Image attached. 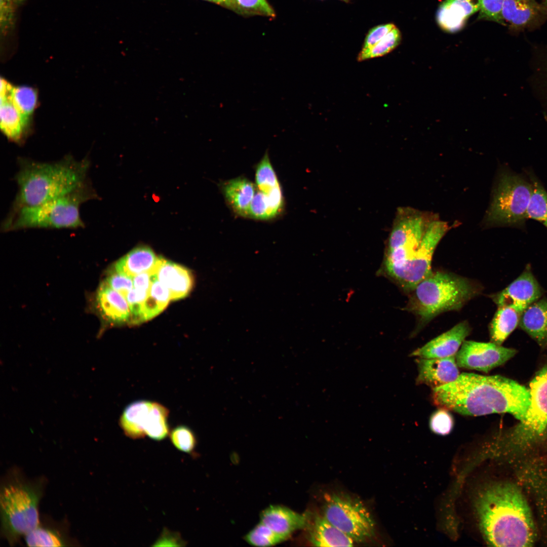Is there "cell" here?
I'll return each instance as SVG.
<instances>
[{
    "label": "cell",
    "mask_w": 547,
    "mask_h": 547,
    "mask_svg": "<svg viewBox=\"0 0 547 547\" xmlns=\"http://www.w3.org/2000/svg\"><path fill=\"white\" fill-rule=\"evenodd\" d=\"M480 527L488 543L494 546H530L535 538L533 519L520 491L498 483L481 489L475 501Z\"/></svg>",
    "instance_id": "2"
},
{
    "label": "cell",
    "mask_w": 547,
    "mask_h": 547,
    "mask_svg": "<svg viewBox=\"0 0 547 547\" xmlns=\"http://www.w3.org/2000/svg\"><path fill=\"white\" fill-rule=\"evenodd\" d=\"M153 404L149 401L138 400L125 407L119 423L127 436L137 439L146 436L151 419Z\"/></svg>",
    "instance_id": "20"
},
{
    "label": "cell",
    "mask_w": 547,
    "mask_h": 547,
    "mask_svg": "<svg viewBox=\"0 0 547 547\" xmlns=\"http://www.w3.org/2000/svg\"><path fill=\"white\" fill-rule=\"evenodd\" d=\"M434 404L463 415L509 413L520 421L530 405L528 388L500 375L460 374L454 381L434 388Z\"/></svg>",
    "instance_id": "1"
},
{
    "label": "cell",
    "mask_w": 547,
    "mask_h": 547,
    "mask_svg": "<svg viewBox=\"0 0 547 547\" xmlns=\"http://www.w3.org/2000/svg\"><path fill=\"white\" fill-rule=\"evenodd\" d=\"M242 8L267 16L274 17L275 12L266 0H235Z\"/></svg>",
    "instance_id": "41"
},
{
    "label": "cell",
    "mask_w": 547,
    "mask_h": 547,
    "mask_svg": "<svg viewBox=\"0 0 547 547\" xmlns=\"http://www.w3.org/2000/svg\"><path fill=\"white\" fill-rule=\"evenodd\" d=\"M429 222L421 214L409 209L401 211L397 217L389 237L382 271L399 286Z\"/></svg>",
    "instance_id": "8"
},
{
    "label": "cell",
    "mask_w": 547,
    "mask_h": 547,
    "mask_svg": "<svg viewBox=\"0 0 547 547\" xmlns=\"http://www.w3.org/2000/svg\"><path fill=\"white\" fill-rule=\"evenodd\" d=\"M517 353L515 349L495 343L464 340L456 354L458 367L488 373Z\"/></svg>",
    "instance_id": "12"
},
{
    "label": "cell",
    "mask_w": 547,
    "mask_h": 547,
    "mask_svg": "<svg viewBox=\"0 0 547 547\" xmlns=\"http://www.w3.org/2000/svg\"><path fill=\"white\" fill-rule=\"evenodd\" d=\"M284 199L280 186L268 193L256 191L251 202L249 216L255 219L267 220L273 218L282 210Z\"/></svg>",
    "instance_id": "28"
},
{
    "label": "cell",
    "mask_w": 547,
    "mask_h": 547,
    "mask_svg": "<svg viewBox=\"0 0 547 547\" xmlns=\"http://www.w3.org/2000/svg\"><path fill=\"white\" fill-rule=\"evenodd\" d=\"M481 290L466 278L432 271L409 292L405 309L417 317L421 327L444 312L459 310Z\"/></svg>",
    "instance_id": "4"
},
{
    "label": "cell",
    "mask_w": 547,
    "mask_h": 547,
    "mask_svg": "<svg viewBox=\"0 0 547 547\" xmlns=\"http://www.w3.org/2000/svg\"><path fill=\"white\" fill-rule=\"evenodd\" d=\"M395 27L394 24L388 23L379 25L371 29L366 35L361 51L371 49Z\"/></svg>",
    "instance_id": "40"
},
{
    "label": "cell",
    "mask_w": 547,
    "mask_h": 547,
    "mask_svg": "<svg viewBox=\"0 0 547 547\" xmlns=\"http://www.w3.org/2000/svg\"><path fill=\"white\" fill-rule=\"evenodd\" d=\"M97 301L102 315L109 322L116 325L129 323V304L120 293L104 284L97 293Z\"/></svg>",
    "instance_id": "24"
},
{
    "label": "cell",
    "mask_w": 547,
    "mask_h": 547,
    "mask_svg": "<svg viewBox=\"0 0 547 547\" xmlns=\"http://www.w3.org/2000/svg\"><path fill=\"white\" fill-rule=\"evenodd\" d=\"M40 485L19 480L2 486L0 493L2 532L11 544L38 526Z\"/></svg>",
    "instance_id": "6"
},
{
    "label": "cell",
    "mask_w": 547,
    "mask_h": 547,
    "mask_svg": "<svg viewBox=\"0 0 547 547\" xmlns=\"http://www.w3.org/2000/svg\"><path fill=\"white\" fill-rule=\"evenodd\" d=\"M449 229L445 221L435 220L428 224L416 254L410 262L400 287L410 292L431 272L434 251Z\"/></svg>",
    "instance_id": "11"
},
{
    "label": "cell",
    "mask_w": 547,
    "mask_h": 547,
    "mask_svg": "<svg viewBox=\"0 0 547 547\" xmlns=\"http://www.w3.org/2000/svg\"><path fill=\"white\" fill-rule=\"evenodd\" d=\"M542 3L543 4H544V5H545L546 6H547V0H542Z\"/></svg>",
    "instance_id": "46"
},
{
    "label": "cell",
    "mask_w": 547,
    "mask_h": 547,
    "mask_svg": "<svg viewBox=\"0 0 547 547\" xmlns=\"http://www.w3.org/2000/svg\"><path fill=\"white\" fill-rule=\"evenodd\" d=\"M163 258L157 256L150 247L141 245L117 261L114 269L131 278L145 272L157 274Z\"/></svg>",
    "instance_id": "19"
},
{
    "label": "cell",
    "mask_w": 547,
    "mask_h": 547,
    "mask_svg": "<svg viewBox=\"0 0 547 547\" xmlns=\"http://www.w3.org/2000/svg\"><path fill=\"white\" fill-rule=\"evenodd\" d=\"M186 542L177 532H171L166 528L153 544V546H185Z\"/></svg>",
    "instance_id": "43"
},
{
    "label": "cell",
    "mask_w": 547,
    "mask_h": 547,
    "mask_svg": "<svg viewBox=\"0 0 547 547\" xmlns=\"http://www.w3.org/2000/svg\"><path fill=\"white\" fill-rule=\"evenodd\" d=\"M489 325L490 341L501 345L519 324L523 312L511 306H498Z\"/></svg>",
    "instance_id": "27"
},
{
    "label": "cell",
    "mask_w": 547,
    "mask_h": 547,
    "mask_svg": "<svg viewBox=\"0 0 547 547\" xmlns=\"http://www.w3.org/2000/svg\"><path fill=\"white\" fill-rule=\"evenodd\" d=\"M309 515L282 505H271L260 515V522L275 532L289 538L295 531L306 527Z\"/></svg>",
    "instance_id": "18"
},
{
    "label": "cell",
    "mask_w": 547,
    "mask_h": 547,
    "mask_svg": "<svg viewBox=\"0 0 547 547\" xmlns=\"http://www.w3.org/2000/svg\"><path fill=\"white\" fill-rule=\"evenodd\" d=\"M534 77L547 94V56L534 65Z\"/></svg>",
    "instance_id": "44"
},
{
    "label": "cell",
    "mask_w": 547,
    "mask_h": 547,
    "mask_svg": "<svg viewBox=\"0 0 547 547\" xmlns=\"http://www.w3.org/2000/svg\"><path fill=\"white\" fill-rule=\"evenodd\" d=\"M221 188L232 210L240 216H249L250 206L256 192L254 185L245 178L238 177L224 182Z\"/></svg>",
    "instance_id": "25"
},
{
    "label": "cell",
    "mask_w": 547,
    "mask_h": 547,
    "mask_svg": "<svg viewBox=\"0 0 547 547\" xmlns=\"http://www.w3.org/2000/svg\"><path fill=\"white\" fill-rule=\"evenodd\" d=\"M343 1H346V0H343Z\"/></svg>",
    "instance_id": "47"
},
{
    "label": "cell",
    "mask_w": 547,
    "mask_h": 547,
    "mask_svg": "<svg viewBox=\"0 0 547 547\" xmlns=\"http://www.w3.org/2000/svg\"><path fill=\"white\" fill-rule=\"evenodd\" d=\"M105 284L122 294L126 299L133 288L132 278L114 271L106 280Z\"/></svg>",
    "instance_id": "39"
},
{
    "label": "cell",
    "mask_w": 547,
    "mask_h": 547,
    "mask_svg": "<svg viewBox=\"0 0 547 547\" xmlns=\"http://www.w3.org/2000/svg\"><path fill=\"white\" fill-rule=\"evenodd\" d=\"M170 438L173 445L179 450L191 454L197 445V439L193 431L186 425H179L170 433Z\"/></svg>",
    "instance_id": "35"
},
{
    "label": "cell",
    "mask_w": 547,
    "mask_h": 547,
    "mask_svg": "<svg viewBox=\"0 0 547 547\" xmlns=\"http://www.w3.org/2000/svg\"><path fill=\"white\" fill-rule=\"evenodd\" d=\"M309 539L313 545L322 547L352 546L354 541L330 523L323 515L316 516L312 522L310 518Z\"/></svg>",
    "instance_id": "23"
},
{
    "label": "cell",
    "mask_w": 547,
    "mask_h": 547,
    "mask_svg": "<svg viewBox=\"0 0 547 547\" xmlns=\"http://www.w3.org/2000/svg\"><path fill=\"white\" fill-rule=\"evenodd\" d=\"M157 278L169 290L171 300H174L186 297L193 285V276L188 269L164 258L158 270Z\"/></svg>",
    "instance_id": "21"
},
{
    "label": "cell",
    "mask_w": 547,
    "mask_h": 547,
    "mask_svg": "<svg viewBox=\"0 0 547 547\" xmlns=\"http://www.w3.org/2000/svg\"><path fill=\"white\" fill-rule=\"evenodd\" d=\"M528 389L530 405L524 418L502 438L507 444L530 443L547 428V364L535 374Z\"/></svg>",
    "instance_id": "10"
},
{
    "label": "cell",
    "mask_w": 547,
    "mask_h": 547,
    "mask_svg": "<svg viewBox=\"0 0 547 547\" xmlns=\"http://www.w3.org/2000/svg\"><path fill=\"white\" fill-rule=\"evenodd\" d=\"M543 289L527 266L523 272L502 291L491 296L498 306H511L523 312L541 298Z\"/></svg>",
    "instance_id": "13"
},
{
    "label": "cell",
    "mask_w": 547,
    "mask_h": 547,
    "mask_svg": "<svg viewBox=\"0 0 547 547\" xmlns=\"http://www.w3.org/2000/svg\"><path fill=\"white\" fill-rule=\"evenodd\" d=\"M480 8V0H445L437 12L438 24L445 31L456 32Z\"/></svg>",
    "instance_id": "17"
},
{
    "label": "cell",
    "mask_w": 547,
    "mask_h": 547,
    "mask_svg": "<svg viewBox=\"0 0 547 547\" xmlns=\"http://www.w3.org/2000/svg\"><path fill=\"white\" fill-rule=\"evenodd\" d=\"M149 295L155 299L164 309L171 300L169 290L156 278L152 282Z\"/></svg>",
    "instance_id": "42"
},
{
    "label": "cell",
    "mask_w": 547,
    "mask_h": 547,
    "mask_svg": "<svg viewBox=\"0 0 547 547\" xmlns=\"http://www.w3.org/2000/svg\"><path fill=\"white\" fill-rule=\"evenodd\" d=\"M13 87L1 92V128L7 137L20 142L28 122L21 115L13 103L11 92Z\"/></svg>",
    "instance_id": "26"
},
{
    "label": "cell",
    "mask_w": 547,
    "mask_h": 547,
    "mask_svg": "<svg viewBox=\"0 0 547 547\" xmlns=\"http://www.w3.org/2000/svg\"><path fill=\"white\" fill-rule=\"evenodd\" d=\"M542 348H547V299H539L522 313L519 324Z\"/></svg>",
    "instance_id": "22"
},
{
    "label": "cell",
    "mask_w": 547,
    "mask_h": 547,
    "mask_svg": "<svg viewBox=\"0 0 547 547\" xmlns=\"http://www.w3.org/2000/svg\"><path fill=\"white\" fill-rule=\"evenodd\" d=\"M401 41V32L396 26L371 49L361 51L358 56L357 60L362 61L385 55L395 49L400 44Z\"/></svg>",
    "instance_id": "32"
},
{
    "label": "cell",
    "mask_w": 547,
    "mask_h": 547,
    "mask_svg": "<svg viewBox=\"0 0 547 547\" xmlns=\"http://www.w3.org/2000/svg\"><path fill=\"white\" fill-rule=\"evenodd\" d=\"M15 179L18 191L8 214L64 196L84 183L90 162L70 155L54 162L19 158Z\"/></svg>",
    "instance_id": "3"
},
{
    "label": "cell",
    "mask_w": 547,
    "mask_h": 547,
    "mask_svg": "<svg viewBox=\"0 0 547 547\" xmlns=\"http://www.w3.org/2000/svg\"><path fill=\"white\" fill-rule=\"evenodd\" d=\"M323 516L356 542L372 537L374 520L363 503L347 494L333 493L325 496Z\"/></svg>",
    "instance_id": "9"
},
{
    "label": "cell",
    "mask_w": 547,
    "mask_h": 547,
    "mask_svg": "<svg viewBox=\"0 0 547 547\" xmlns=\"http://www.w3.org/2000/svg\"><path fill=\"white\" fill-rule=\"evenodd\" d=\"M98 198L88 179L72 191L41 204L22 208L8 214L2 223L4 231L26 228H77L85 226L81 205Z\"/></svg>",
    "instance_id": "5"
},
{
    "label": "cell",
    "mask_w": 547,
    "mask_h": 547,
    "mask_svg": "<svg viewBox=\"0 0 547 547\" xmlns=\"http://www.w3.org/2000/svg\"><path fill=\"white\" fill-rule=\"evenodd\" d=\"M255 181L258 190L264 193H268L280 186L267 152L265 153L256 167Z\"/></svg>",
    "instance_id": "33"
},
{
    "label": "cell",
    "mask_w": 547,
    "mask_h": 547,
    "mask_svg": "<svg viewBox=\"0 0 547 547\" xmlns=\"http://www.w3.org/2000/svg\"><path fill=\"white\" fill-rule=\"evenodd\" d=\"M11 99L23 117L29 122L30 116L37 103V96L35 90L24 86L13 87Z\"/></svg>",
    "instance_id": "30"
},
{
    "label": "cell",
    "mask_w": 547,
    "mask_h": 547,
    "mask_svg": "<svg viewBox=\"0 0 547 547\" xmlns=\"http://www.w3.org/2000/svg\"><path fill=\"white\" fill-rule=\"evenodd\" d=\"M289 537L279 534L260 521L245 536L246 541L256 546H270L281 543Z\"/></svg>",
    "instance_id": "31"
},
{
    "label": "cell",
    "mask_w": 547,
    "mask_h": 547,
    "mask_svg": "<svg viewBox=\"0 0 547 547\" xmlns=\"http://www.w3.org/2000/svg\"><path fill=\"white\" fill-rule=\"evenodd\" d=\"M528 176L533 184V192L527 210V218L541 223L547 228V191L533 173Z\"/></svg>",
    "instance_id": "29"
},
{
    "label": "cell",
    "mask_w": 547,
    "mask_h": 547,
    "mask_svg": "<svg viewBox=\"0 0 547 547\" xmlns=\"http://www.w3.org/2000/svg\"><path fill=\"white\" fill-rule=\"evenodd\" d=\"M218 4H222L226 6H230L232 4V0H206Z\"/></svg>",
    "instance_id": "45"
},
{
    "label": "cell",
    "mask_w": 547,
    "mask_h": 547,
    "mask_svg": "<svg viewBox=\"0 0 547 547\" xmlns=\"http://www.w3.org/2000/svg\"><path fill=\"white\" fill-rule=\"evenodd\" d=\"M417 384H425L432 389L455 380L459 375L455 356L439 358H418L415 360Z\"/></svg>",
    "instance_id": "15"
},
{
    "label": "cell",
    "mask_w": 547,
    "mask_h": 547,
    "mask_svg": "<svg viewBox=\"0 0 547 547\" xmlns=\"http://www.w3.org/2000/svg\"><path fill=\"white\" fill-rule=\"evenodd\" d=\"M533 192L530 178L502 169L497 178L485 220L492 225L522 227Z\"/></svg>",
    "instance_id": "7"
},
{
    "label": "cell",
    "mask_w": 547,
    "mask_h": 547,
    "mask_svg": "<svg viewBox=\"0 0 547 547\" xmlns=\"http://www.w3.org/2000/svg\"><path fill=\"white\" fill-rule=\"evenodd\" d=\"M471 329L466 321L461 322L448 331L413 351L411 357L439 358L456 356Z\"/></svg>",
    "instance_id": "16"
},
{
    "label": "cell",
    "mask_w": 547,
    "mask_h": 547,
    "mask_svg": "<svg viewBox=\"0 0 547 547\" xmlns=\"http://www.w3.org/2000/svg\"><path fill=\"white\" fill-rule=\"evenodd\" d=\"M454 425L453 418L448 410L440 408L431 416L429 427L435 434L446 435L452 431Z\"/></svg>",
    "instance_id": "37"
},
{
    "label": "cell",
    "mask_w": 547,
    "mask_h": 547,
    "mask_svg": "<svg viewBox=\"0 0 547 547\" xmlns=\"http://www.w3.org/2000/svg\"><path fill=\"white\" fill-rule=\"evenodd\" d=\"M501 18L511 30L535 28L547 20V6L536 0H504Z\"/></svg>",
    "instance_id": "14"
},
{
    "label": "cell",
    "mask_w": 547,
    "mask_h": 547,
    "mask_svg": "<svg viewBox=\"0 0 547 547\" xmlns=\"http://www.w3.org/2000/svg\"><path fill=\"white\" fill-rule=\"evenodd\" d=\"M504 0H480L478 20L502 24L501 12Z\"/></svg>",
    "instance_id": "38"
},
{
    "label": "cell",
    "mask_w": 547,
    "mask_h": 547,
    "mask_svg": "<svg viewBox=\"0 0 547 547\" xmlns=\"http://www.w3.org/2000/svg\"><path fill=\"white\" fill-rule=\"evenodd\" d=\"M149 291L133 288L128 294L126 300L130 310V324L137 325L143 322V306Z\"/></svg>",
    "instance_id": "36"
},
{
    "label": "cell",
    "mask_w": 547,
    "mask_h": 547,
    "mask_svg": "<svg viewBox=\"0 0 547 547\" xmlns=\"http://www.w3.org/2000/svg\"><path fill=\"white\" fill-rule=\"evenodd\" d=\"M29 546H62L65 542L60 535L52 529L37 526L25 535Z\"/></svg>",
    "instance_id": "34"
}]
</instances>
